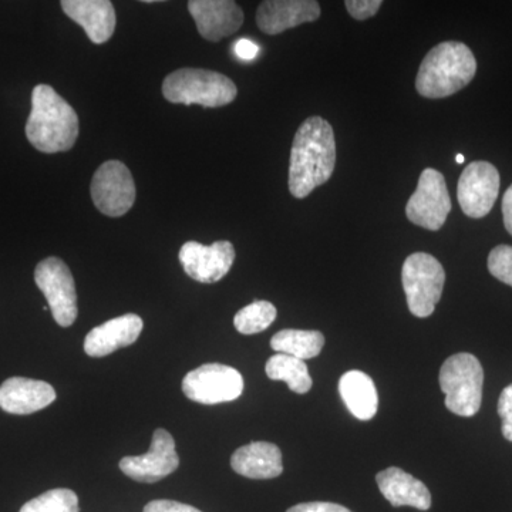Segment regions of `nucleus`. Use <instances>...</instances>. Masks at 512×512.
<instances>
[{
	"mask_svg": "<svg viewBox=\"0 0 512 512\" xmlns=\"http://www.w3.org/2000/svg\"><path fill=\"white\" fill-rule=\"evenodd\" d=\"M336 164L333 128L322 117H309L293 138L289 164V191L302 200L319 185L328 183Z\"/></svg>",
	"mask_w": 512,
	"mask_h": 512,
	"instance_id": "obj_1",
	"label": "nucleus"
},
{
	"mask_svg": "<svg viewBox=\"0 0 512 512\" xmlns=\"http://www.w3.org/2000/svg\"><path fill=\"white\" fill-rule=\"evenodd\" d=\"M79 116L49 84L33 89L32 111L26 123V137L45 154L72 150L79 138Z\"/></svg>",
	"mask_w": 512,
	"mask_h": 512,
	"instance_id": "obj_2",
	"label": "nucleus"
},
{
	"mask_svg": "<svg viewBox=\"0 0 512 512\" xmlns=\"http://www.w3.org/2000/svg\"><path fill=\"white\" fill-rule=\"evenodd\" d=\"M476 73V57L470 47L454 40L443 42L421 62L416 89L426 99H444L468 86Z\"/></svg>",
	"mask_w": 512,
	"mask_h": 512,
	"instance_id": "obj_3",
	"label": "nucleus"
},
{
	"mask_svg": "<svg viewBox=\"0 0 512 512\" xmlns=\"http://www.w3.org/2000/svg\"><path fill=\"white\" fill-rule=\"evenodd\" d=\"M238 89L225 74L205 69L175 70L163 82L165 100L174 104H200L208 109L227 106L237 97Z\"/></svg>",
	"mask_w": 512,
	"mask_h": 512,
	"instance_id": "obj_4",
	"label": "nucleus"
},
{
	"mask_svg": "<svg viewBox=\"0 0 512 512\" xmlns=\"http://www.w3.org/2000/svg\"><path fill=\"white\" fill-rule=\"evenodd\" d=\"M441 392L446 394V407L461 417H473L483 402L484 370L471 353L448 357L440 370Z\"/></svg>",
	"mask_w": 512,
	"mask_h": 512,
	"instance_id": "obj_5",
	"label": "nucleus"
},
{
	"mask_svg": "<svg viewBox=\"0 0 512 512\" xmlns=\"http://www.w3.org/2000/svg\"><path fill=\"white\" fill-rule=\"evenodd\" d=\"M402 284L409 311L417 318H429L443 295L446 272L439 259L416 252L404 261Z\"/></svg>",
	"mask_w": 512,
	"mask_h": 512,
	"instance_id": "obj_6",
	"label": "nucleus"
},
{
	"mask_svg": "<svg viewBox=\"0 0 512 512\" xmlns=\"http://www.w3.org/2000/svg\"><path fill=\"white\" fill-rule=\"evenodd\" d=\"M37 288L45 295L53 319L62 328H69L79 315L76 284L69 266L56 256L43 259L35 269Z\"/></svg>",
	"mask_w": 512,
	"mask_h": 512,
	"instance_id": "obj_7",
	"label": "nucleus"
},
{
	"mask_svg": "<svg viewBox=\"0 0 512 512\" xmlns=\"http://www.w3.org/2000/svg\"><path fill=\"white\" fill-rule=\"evenodd\" d=\"M90 192L94 205L107 217H123L133 208L137 191L127 165L111 160L101 164L93 175Z\"/></svg>",
	"mask_w": 512,
	"mask_h": 512,
	"instance_id": "obj_8",
	"label": "nucleus"
},
{
	"mask_svg": "<svg viewBox=\"0 0 512 512\" xmlns=\"http://www.w3.org/2000/svg\"><path fill=\"white\" fill-rule=\"evenodd\" d=\"M183 392L192 402L207 406L234 402L244 392V379L234 367L207 363L184 377Z\"/></svg>",
	"mask_w": 512,
	"mask_h": 512,
	"instance_id": "obj_9",
	"label": "nucleus"
},
{
	"mask_svg": "<svg viewBox=\"0 0 512 512\" xmlns=\"http://www.w3.org/2000/svg\"><path fill=\"white\" fill-rule=\"evenodd\" d=\"M451 211V198L440 171L426 168L406 205V215L417 227L439 231Z\"/></svg>",
	"mask_w": 512,
	"mask_h": 512,
	"instance_id": "obj_10",
	"label": "nucleus"
},
{
	"mask_svg": "<svg viewBox=\"0 0 512 512\" xmlns=\"http://www.w3.org/2000/svg\"><path fill=\"white\" fill-rule=\"evenodd\" d=\"M500 194V173L487 161H474L464 168L457 185L461 210L470 218H483L493 210Z\"/></svg>",
	"mask_w": 512,
	"mask_h": 512,
	"instance_id": "obj_11",
	"label": "nucleus"
},
{
	"mask_svg": "<svg viewBox=\"0 0 512 512\" xmlns=\"http://www.w3.org/2000/svg\"><path fill=\"white\" fill-rule=\"evenodd\" d=\"M180 466L174 437L167 430L154 431L150 450L143 456L124 457L120 470L138 483L153 484L173 474Z\"/></svg>",
	"mask_w": 512,
	"mask_h": 512,
	"instance_id": "obj_12",
	"label": "nucleus"
},
{
	"mask_svg": "<svg viewBox=\"0 0 512 512\" xmlns=\"http://www.w3.org/2000/svg\"><path fill=\"white\" fill-rule=\"evenodd\" d=\"M235 261V248L229 241L212 245L185 242L180 249V262L185 274L201 284L220 282L231 271Z\"/></svg>",
	"mask_w": 512,
	"mask_h": 512,
	"instance_id": "obj_13",
	"label": "nucleus"
},
{
	"mask_svg": "<svg viewBox=\"0 0 512 512\" xmlns=\"http://www.w3.org/2000/svg\"><path fill=\"white\" fill-rule=\"evenodd\" d=\"M188 10L200 35L210 42L234 35L244 23V12L232 0H191Z\"/></svg>",
	"mask_w": 512,
	"mask_h": 512,
	"instance_id": "obj_14",
	"label": "nucleus"
},
{
	"mask_svg": "<svg viewBox=\"0 0 512 512\" xmlns=\"http://www.w3.org/2000/svg\"><path fill=\"white\" fill-rule=\"evenodd\" d=\"M320 5L315 0H266L256 10V25L265 35L275 36L302 23L315 22Z\"/></svg>",
	"mask_w": 512,
	"mask_h": 512,
	"instance_id": "obj_15",
	"label": "nucleus"
},
{
	"mask_svg": "<svg viewBox=\"0 0 512 512\" xmlns=\"http://www.w3.org/2000/svg\"><path fill=\"white\" fill-rule=\"evenodd\" d=\"M56 390L49 383L26 377H10L0 386V409L26 416L55 402Z\"/></svg>",
	"mask_w": 512,
	"mask_h": 512,
	"instance_id": "obj_16",
	"label": "nucleus"
},
{
	"mask_svg": "<svg viewBox=\"0 0 512 512\" xmlns=\"http://www.w3.org/2000/svg\"><path fill=\"white\" fill-rule=\"evenodd\" d=\"M143 328V319L134 313L111 319L90 330L84 339V352L92 357L109 356L110 353L137 342Z\"/></svg>",
	"mask_w": 512,
	"mask_h": 512,
	"instance_id": "obj_17",
	"label": "nucleus"
},
{
	"mask_svg": "<svg viewBox=\"0 0 512 512\" xmlns=\"http://www.w3.org/2000/svg\"><path fill=\"white\" fill-rule=\"evenodd\" d=\"M67 18L82 26L94 45L109 42L116 30V10L109 0H63Z\"/></svg>",
	"mask_w": 512,
	"mask_h": 512,
	"instance_id": "obj_18",
	"label": "nucleus"
},
{
	"mask_svg": "<svg viewBox=\"0 0 512 512\" xmlns=\"http://www.w3.org/2000/svg\"><path fill=\"white\" fill-rule=\"evenodd\" d=\"M380 493L393 507H413L420 511H427L431 507V494L429 488L406 473L402 468L390 467L380 471L376 476Z\"/></svg>",
	"mask_w": 512,
	"mask_h": 512,
	"instance_id": "obj_19",
	"label": "nucleus"
},
{
	"mask_svg": "<svg viewBox=\"0 0 512 512\" xmlns=\"http://www.w3.org/2000/svg\"><path fill=\"white\" fill-rule=\"evenodd\" d=\"M231 467L239 476L252 480H269L281 476L284 471L281 450L268 441H254L238 448L232 454Z\"/></svg>",
	"mask_w": 512,
	"mask_h": 512,
	"instance_id": "obj_20",
	"label": "nucleus"
},
{
	"mask_svg": "<svg viewBox=\"0 0 512 512\" xmlns=\"http://www.w3.org/2000/svg\"><path fill=\"white\" fill-rule=\"evenodd\" d=\"M339 393L349 412L362 421L372 420L379 409V396L372 377L350 370L340 377Z\"/></svg>",
	"mask_w": 512,
	"mask_h": 512,
	"instance_id": "obj_21",
	"label": "nucleus"
},
{
	"mask_svg": "<svg viewBox=\"0 0 512 512\" xmlns=\"http://www.w3.org/2000/svg\"><path fill=\"white\" fill-rule=\"evenodd\" d=\"M325 346V336L318 330L284 329L271 339V348L275 352L309 360L319 356Z\"/></svg>",
	"mask_w": 512,
	"mask_h": 512,
	"instance_id": "obj_22",
	"label": "nucleus"
},
{
	"mask_svg": "<svg viewBox=\"0 0 512 512\" xmlns=\"http://www.w3.org/2000/svg\"><path fill=\"white\" fill-rule=\"evenodd\" d=\"M265 370L269 379L285 382L292 392L305 394L312 389V377L309 375L308 366L296 357L278 353L266 362Z\"/></svg>",
	"mask_w": 512,
	"mask_h": 512,
	"instance_id": "obj_23",
	"label": "nucleus"
},
{
	"mask_svg": "<svg viewBox=\"0 0 512 512\" xmlns=\"http://www.w3.org/2000/svg\"><path fill=\"white\" fill-rule=\"evenodd\" d=\"M276 308L268 301H255L235 315L234 325L242 335H256L268 329L276 319Z\"/></svg>",
	"mask_w": 512,
	"mask_h": 512,
	"instance_id": "obj_24",
	"label": "nucleus"
},
{
	"mask_svg": "<svg viewBox=\"0 0 512 512\" xmlns=\"http://www.w3.org/2000/svg\"><path fill=\"white\" fill-rule=\"evenodd\" d=\"M79 498L67 488H56L33 498L19 512H79Z\"/></svg>",
	"mask_w": 512,
	"mask_h": 512,
	"instance_id": "obj_25",
	"label": "nucleus"
},
{
	"mask_svg": "<svg viewBox=\"0 0 512 512\" xmlns=\"http://www.w3.org/2000/svg\"><path fill=\"white\" fill-rule=\"evenodd\" d=\"M488 271L498 281L510 285L512 288V247L498 245L488 255Z\"/></svg>",
	"mask_w": 512,
	"mask_h": 512,
	"instance_id": "obj_26",
	"label": "nucleus"
},
{
	"mask_svg": "<svg viewBox=\"0 0 512 512\" xmlns=\"http://www.w3.org/2000/svg\"><path fill=\"white\" fill-rule=\"evenodd\" d=\"M498 416L503 421V436L512 443V384L505 387L498 400Z\"/></svg>",
	"mask_w": 512,
	"mask_h": 512,
	"instance_id": "obj_27",
	"label": "nucleus"
},
{
	"mask_svg": "<svg viewBox=\"0 0 512 512\" xmlns=\"http://www.w3.org/2000/svg\"><path fill=\"white\" fill-rule=\"evenodd\" d=\"M382 0H346L345 6L349 15L356 20H366L379 12Z\"/></svg>",
	"mask_w": 512,
	"mask_h": 512,
	"instance_id": "obj_28",
	"label": "nucleus"
},
{
	"mask_svg": "<svg viewBox=\"0 0 512 512\" xmlns=\"http://www.w3.org/2000/svg\"><path fill=\"white\" fill-rule=\"evenodd\" d=\"M144 512H202L191 505L177 503L171 500L151 501L144 508Z\"/></svg>",
	"mask_w": 512,
	"mask_h": 512,
	"instance_id": "obj_29",
	"label": "nucleus"
},
{
	"mask_svg": "<svg viewBox=\"0 0 512 512\" xmlns=\"http://www.w3.org/2000/svg\"><path fill=\"white\" fill-rule=\"evenodd\" d=\"M286 512H353L349 508L343 507V505L335 503H322V501H316V503H303L295 505V507L289 508Z\"/></svg>",
	"mask_w": 512,
	"mask_h": 512,
	"instance_id": "obj_30",
	"label": "nucleus"
},
{
	"mask_svg": "<svg viewBox=\"0 0 512 512\" xmlns=\"http://www.w3.org/2000/svg\"><path fill=\"white\" fill-rule=\"evenodd\" d=\"M235 55L244 62H251L259 55V46L252 40L241 39L234 45Z\"/></svg>",
	"mask_w": 512,
	"mask_h": 512,
	"instance_id": "obj_31",
	"label": "nucleus"
},
{
	"mask_svg": "<svg viewBox=\"0 0 512 512\" xmlns=\"http://www.w3.org/2000/svg\"><path fill=\"white\" fill-rule=\"evenodd\" d=\"M503 217L505 229H507L508 234L512 235V184L504 194Z\"/></svg>",
	"mask_w": 512,
	"mask_h": 512,
	"instance_id": "obj_32",
	"label": "nucleus"
},
{
	"mask_svg": "<svg viewBox=\"0 0 512 512\" xmlns=\"http://www.w3.org/2000/svg\"><path fill=\"white\" fill-rule=\"evenodd\" d=\"M456 160H457L458 164H463L464 163V156H463V154H457Z\"/></svg>",
	"mask_w": 512,
	"mask_h": 512,
	"instance_id": "obj_33",
	"label": "nucleus"
}]
</instances>
